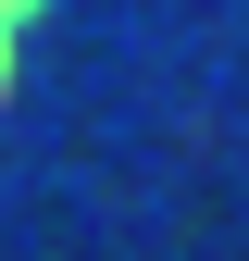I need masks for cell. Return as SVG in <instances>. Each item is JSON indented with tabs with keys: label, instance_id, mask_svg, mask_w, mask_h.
Here are the masks:
<instances>
[{
	"label": "cell",
	"instance_id": "1",
	"mask_svg": "<svg viewBox=\"0 0 249 261\" xmlns=\"http://www.w3.org/2000/svg\"><path fill=\"white\" fill-rule=\"evenodd\" d=\"M50 0H0V87H13V50H25V25H38Z\"/></svg>",
	"mask_w": 249,
	"mask_h": 261
}]
</instances>
